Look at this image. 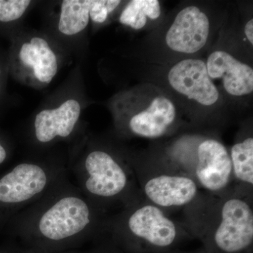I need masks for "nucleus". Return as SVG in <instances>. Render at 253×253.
I'll use <instances>...</instances> for the list:
<instances>
[{"label": "nucleus", "mask_w": 253, "mask_h": 253, "mask_svg": "<svg viewBox=\"0 0 253 253\" xmlns=\"http://www.w3.org/2000/svg\"><path fill=\"white\" fill-rule=\"evenodd\" d=\"M131 159L143 198L168 212L189 206L201 191L189 176L168 169L148 158L142 159L131 154Z\"/></svg>", "instance_id": "8"}, {"label": "nucleus", "mask_w": 253, "mask_h": 253, "mask_svg": "<svg viewBox=\"0 0 253 253\" xmlns=\"http://www.w3.org/2000/svg\"><path fill=\"white\" fill-rule=\"evenodd\" d=\"M81 113V104L75 98L64 100L56 107L40 111L32 124V141L37 146L46 147L71 139L77 130Z\"/></svg>", "instance_id": "12"}, {"label": "nucleus", "mask_w": 253, "mask_h": 253, "mask_svg": "<svg viewBox=\"0 0 253 253\" xmlns=\"http://www.w3.org/2000/svg\"><path fill=\"white\" fill-rule=\"evenodd\" d=\"M150 158L163 167L192 178L206 192H220L234 183L229 151L211 134L181 136Z\"/></svg>", "instance_id": "5"}, {"label": "nucleus", "mask_w": 253, "mask_h": 253, "mask_svg": "<svg viewBox=\"0 0 253 253\" xmlns=\"http://www.w3.org/2000/svg\"><path fill=\"white\" fill-rule=\"evenodd\" d=\"M217 30V20L202 5H185L176 11L168 23L161 38V44L169 54L194 57L211 42Z\"/></svg>", "instance_id": "9"}, {"label": "nucleus", "mask_w": 253, "mask_h": 253, "mask_svg": "<svg viewBox=\"0 0 253 253\" xmlns=\"http://www.w3.org/2000/svg\"><path fill=\"white\" fill-rule=\"evenodd\" d=\"M229 155L234 183L253 189V137L251 129L240 133Z\"/></svg>", "instance_id": "14"}, {"label": "nucleus", "mask_w": 253, "mask_h": 253, "mask_svg": "<svg viewBox=\"0 0 253 253\" xmlns=\"http://www.w3.org/2000/svg\"><path fill=\"white\" fill-rule=\"evenodd\" d=\"M253 191L235 183L220 192L201 191L184 208V222L206 252L253 253Z\"/></svg>", "instance_id": "2"}, {"label": "nucleus", "mask_w": 253, "mask_h": 253, "mask_svg": "<svg viewBox=\"0 0 253 253\" xmlns=\"http://www.w3.org/2000/svg\"><path fill=\"white\" fill-rule=\"evenodd\" d=\"M4 71L3 69L2 66H1V63H0V92L2 89L3 83H4Z\"/></svg>", "instance_id": "24"}, {"label": "nucleus", "mask_w": 253, "mask_h": 253, "mask_svg": "<svg viewBox=\"0 0 253 253\" xmlns=\"http://www.w3.org/2000/svg\"><path fill=\"white\" fill-rule=\"evenodd\" d=\"M68 172L59 158L18 163L0 177V222L36 202Z\"/></svg>", "instance_id": "7"}, {"label": "nucleus", "mask_w": 253, "mask_h": 253, "mask_svg": "<svg viewBox=\"0 0 253 253\" xmlns=\"http://www.w3.org/2000/svg\"><path fill=\"white\" fill-rule=\"evenodd\" d=\"M245 37L249 42L250 45H253V19L250 18L244 26Z\"/></svg>", "instance_id": "20"}, {"label": "nucleus", "mask_w": 253, "mask_h": 253, "mask_svg": "<svg viewBox=\"0 0 253 253\" xmlns=\"http://www.w3.org/2000/svg\"><path fill=\"white\" fill-rule=\"evenodd\" d=\"M109 217L69 180L67 174L11 218V223L25 247L38 253H60L106 235Z\"/></svg>", "instance_id": "1"}, {"label": "nucleus", "mask_w": 253, "mask_h": 253, "mask_svg": "<svg viewBox=\"0 0 253 253\" xmlns=\"http://www.w3.org/2000/svg\"><path fill=\"white\" fill-rule=\"evenodd\" d=\"M68 167L82 193L107 214L112 208L122 210L142 198L130 153L109 143L83 141Z\"/></svg>", "instance_id": "3"}, {"label": "nucleus", "mask_w": 253, "mask_h": 253, "mask_svg": "<svg viewBox=\"0 0 253 253\" xmlns=\"http://www.w3.org/2000/svg\"><path fill=\"white\" fill-rule=\"evenodd\" d=\"M32 3L30 0H0V23L17 22L26 14Z\"/></svg>", "instance_id": "17"}, {"label": "nucleus", "mask_w": 253, "mask_h": 253, "mask_svg": "<svg viewBox=\"0 0 253 253\" xmlns=\"http://www.w3.org/2000/svg\"><path fill=\"white\" fill-rule=\"evenodd\" d=\"M59 56L52 42L39 34L23 37L16 42L11 67L16 77L35 86L49 84L57 74Z\"/></svg>", "instance_id": "11"}, {"label": "nucleus", "mask_w": 253, "mask_h": 253, "mask_svg": "<svg viewBox=\"0 0 253 253\" xmlns=\"http://www.w3.org/2000/svg\"><path fill=\"white\" fill-rule=\"evenodd\" d=\"M181 124L174 100L154 87L129 93L115 111V126L121 136L161 139L172 135Z\"/></svg>", "instance_id": "6"}, {"label": "nucleus", "mask_w": 253, "mask_h": 253, "mask_svg": "<svg viewBox=\"0 0 253 253\" xmlns=\"http://www.w3.org/2000/svg\"><path fill=\"white\" fill-rule=\"evenodd\" d=\"M0 253H38L36 251H33L31 249L22 246V247L18 248L14 250H11V251H1Z\"/></svg>", "instance_id": "22"}, {"label": "nucleus", "mask_w": 253, "mask_h": 253, "mask_svg": "<svg viewBox=\"0 0 253 253\" xmlns=\"http://www.w3.org/2000/svg\"><path fill=\"white\" fill-rule=\"evenodd\" d=\"M166 77L168 86L178 98L202 113H212L222 101L204 59L191 57L176 61L168 68Z\"/></svg>", "instance_id": "10"}, {"label": "nucleus", "mask_w": 253, "mask_h": 253, "mask_svg": "<svg viewBox=\"0 0 253 253\" xmlns=\"http://www.w3.org/2000/svg\"><path fill=\"white\" fill-rule=\"evenodd\" d=\"M60 253H126L119 249L109 236L105 235L91 242V245L86 249L70 250Z\"/></svg>", "instance_id": "19"}, {"label": "nucleus", "mask_w": 253, "mask_h": 253, "mask_svg": "<svg viewBox=\"0 0 253 253\" xmlns=\"http://www.w3.org/2000/svg\"><path fill=\"white\" fill-rule=\"evenodd\" d=\"M162 8L158 0H132L121 10L118 21L123 26L141 31L161 18Z\"/></svg>", "instance_id": "16"}, {"label": "nucleus", "mask_w": 253, "mask_h": 253, "mask_svg": "<svg viewBox=\"0 0 253 253\" xmlns=\"http://www.w3.org/2000/svg\"><path fill=\"white\" fill-rule=\"evenodd\" d=\"M106 235L126 253H163L194 239L185 223L141 198L109 216Z\"/></svg>", "instance_id": "4"}, {"label": "nucleus", "mask_w": 253, "mask_h": 253, "mask_svg": "<svg viewBox=\"0 0 253 253\" xmlns=\"http://www.w3.org/2000/svg\"><path fill=\"white\" fill-rule=\"evenodd\" d=\"M91 0H64L60 4L56 28L66 38L79 36L89 26Z\"/></svg>", "instance_id": "15"}, {"label": "nucleus", "mask_w": 253, "mask_h": 253, "mask_svg": "<svg viewBox=\"0 0 253 253\" xmlns=\"http://www.w3.org/2000/svg\"><path fill=\"white\" fill-rule=\"evenodd\" d=\"M120 0H91L89 6L90 21L96 25H102L110 16L122 4Z\"/></svg>", "instance_id": "18"}, {"label": "nucleus", "mask_w": 253, "mask_h": 253, "mask_svg": "<svg viewBox=\"0 0 253 253\" xmlns=\"http://www.w3.org/2000/svg\"><path fill=\"white\" fill-rule=\"evenodd\" d=\"M9 150L6 145L0 139V165L2 164L7 159Z\"/></svg>", "instance_id": "21"}, {"label": "nucleus", "mask_w": 253, "mask_h": 253, "mask_svg": "<svg viewBox=\"0 0 253 253\" xmlns=\"http://www.w3.org/2000/svg\"><path fill=\"white\" fill-rule=\"evenodd\" d=\"M163 253H208L203 248L201 249L194 250V251H182L179 249L171 250Z\"/></svg>", "instance_id": "23"}, {"label": "nucleus", "mask_w": 253, "mask_h": 253, "mask_svg": "<svg viewBox=\"0 0 253 253\" xmlns=\"http://www.w3.org/2000/svg\"><path fill=\"white\" fill-rule=\"evenodd\" d=\"M210 78L219 82L223 91L229 97L242 99L253 91V69L224 49L213 50L206 61Z\"/></svg>", "instance_id": "13"}]
</instances>
